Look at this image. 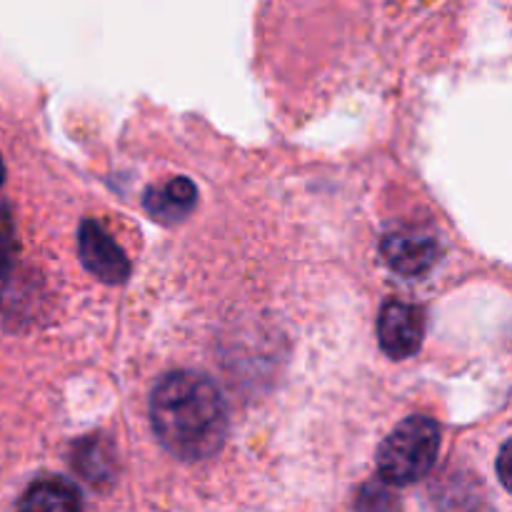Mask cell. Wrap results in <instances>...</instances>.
Masks as SVG:
<instances>
[{"label":"cell","instance_id":"cell-1","mask_svg":"<svg viewBox=\"0 0 512 512\" xmlns=\"http://www.w3.org/2000/svg\"><path fill=\"white\" fill-rule=\"evenodd\" d=\"M150 423L175 458L205 460L228 438V403L210 378L175 370L160 378L150 395Z\"/></svg>","mask_w":512,"mask_h":512},{"label":"cell","instance_id":"cell-2","mask_svg":"<svg viewBox=\"0 0 512 512\" xmlns=\"http://www.w3.org/2000/svg\"><path fill=\"white\" fill-rule=\"evenodd\" d=\"M440 425L425 415L403 420L378 450V473L390 485L423 480L438 460Z\"/></svg>","mask_w":512,"mask_h":512},{"label":"cell","instance_id":"cell-3","mask_svg":"<svg viewBox=\"0 0 512 512\" xmlns=\"http://www.w3.org/2000/svg\"><path fill=\"white\" fill-rule=\"evenodd\" d=\"M425 338V315L418 305L390 300L385 303L378 320V340L385 355L393 360H405L415 355Z\"/></svg>","mask_w":512,"mask_h":512},{"label":"cell","instance_id":"cell-4","mask_svg":"<svg viewBox=\"0 0 512 512\" xmlns=\"http://www.w3.org/2000/svg\"><path fill=\"white\" fill-rule=\"evenodd\" d=\"M80 260L85 268L98 280L108 285H118L128 280L130 260L120 250V245L103 230V225L95 220H85L78 233Z\"/></svg>","mask_w":512,"mask_h":512},{"label":"cell","instance_id":"cell-5","mask_svg":"<svg viewBox=\"0 0 512 512\" xmlns=\"http://www.w3.org/2000/svg\"><path fill=\"white\" fill-rule=\"evenodd\" d=\"M383 255L395 273L413 278L425 275L440 258V245L433 235L415 233V230H398L383 238Z\"/></svg>","mask_w":512,"mask_h":512},{"label":"cell","instance_id":"cell-6","mask_svg":"<svg viewBox=\"0 0 512 512\" xmlns=\"http://www.w3.org/2000/svg\"><path fill=\"white\" fill-rule=\"evenodd\" d=\"M198 190L188 178H175L163 188H153L145 193V210L160 223H178L195 208Z\"/></svg>","mask_w":512,"mask_h":512},{"label":"cell","instance_id":"cell-7","mask_svg":"<svg viewBox=\"0 0 512 512\" xmlns=\"http://www.w3.org/2000/svg\"><path fill=\"white\" fill-rule=\"evenodd\" d=\"M23 510H80L83 498L65 478H40L18 500Z\"/></svg>","mask_w":512,"mask_h":512},{"label":"cell","instance_id":"cell-8","mask_svg":"<svg viewBox=\"0 0 512 512\" xmlns=\"http://www.w3.org/2000/svg\"><path fill=\"white\" fill-rule=\"evenodd\" d=\"M13 253H15L13 223H10V215L8 210H5V205H0V280L8 275L10 265H13Z\"/></svg>","mask_w":512,"mask_h":512},{"label":"cell","instance_id":"cell-9","mask_svg":"<svg viewBox=\"0 0 512 512\" xmlns=\"http://www.w3.org/2000/svg\"><path fill=\"white\" fill-rule=\"evenodd\" d=\"M508 460H510V445L505 443L503 450L498 455V475H500V483L510 490V470H508Z\"/></svg>","mask_w":512,"mask_h":512},{"label":"cell","instance_id":"cell-10","mask_svg":"<svg viewBox=\"0 0 512 512\" xmlns=\"http://www.w3.org/2000/svg\"><path fill=\"white\" fill-rule=\"evenodd\" d=\"M3 178H5V168H3V160H0V185H3Z\"/></svg>","mask_w":512,"mask_h":512}]
</instances>
